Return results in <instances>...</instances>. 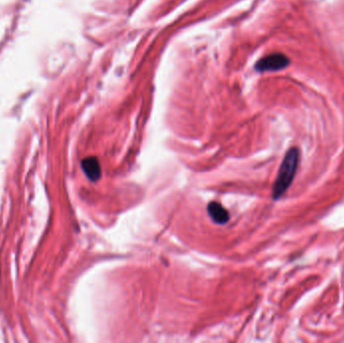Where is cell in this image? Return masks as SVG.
Masks as SVG:
<instances>
[{
  "label": "cell",
  "instance_id": "cell-1",
  "mask_svg": "<svg viewBox=\"0 0 344 343\" xmlns=\"http://www.w3.org/2000/svg\"><path fill=\"white\" fill-rule=\"evenodd\" d=\"M299 160L300 153L297 148L293 147L287 151L282 163H281L273 187L274 199H279L287 192V190L292 184L299 165Z\"/></svg>",
  "mask_w": 344,
  "mask_h": 343
},
{
  "label": "cell",
  "instance_id": "cell-2",
  "mask_svg": "<svg viewBox=\"0 0 344 343\" xmlns=\"http://www.w3.org/2000/svg\"><path fill=\"white\" fill-rule=\"evenodd\" d=\"M288 65L289 59L286 55L282 53H273L260 59L256 65V68L260 72L279 71L281 69L286 68Z\"/></svg>",
  "mask_w": 344,
  "mask_h": 343
},
{
  "label": "cell",
  "instance_id": "cell-3",
  "mask_svg": "<svg viewBox=\"0 0 344 343\" xmlns=\"http://www.w3.org/2000/svg\"><path fill=\"white\" fill-rule=\"evenodd\" d=\"M82 167L87 177L92 181H97L101 178V166L96 157H88L82 161Z\"/></svg>",
  "mask_w": 344,
  "mask_h": 343
},
{
  "label": "cell",
  "instance_id": "cell-4",
  "mask_svg": "<svg viewBox=\"0 0 344 343\" xmlns=\"http://www.w3.org/2000/svg\"><path fill=\"white\" fill-rule=\"evenodd\" d=\"M207 212L211 220L215 224L224 225L230 220V215L228 210L218 202L212 201L207 206Z\"/></svg>",
  "mask_w": 344,
  "mask_h": 343
}]
</instances>
